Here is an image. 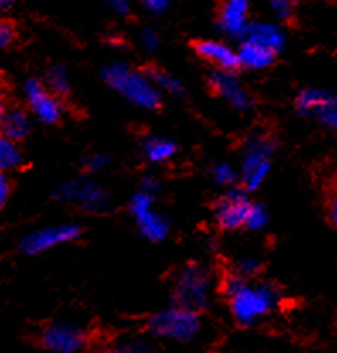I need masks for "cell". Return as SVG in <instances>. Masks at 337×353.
I'll use <instances>...</instances> for the list:
<instances>
[{"mask_svg":"<svg viewBox=\"0 0 337 353\" xmlns=\"http://www.w3.org/2000/svg\"><path fill=\"white\" fill-rule=\"evenodd\" d=\"M225 294L235 321L252 326L268 316L279 304V290L271 283H250L232 275L225 280Z\"/></svg>","mask_w":337,"mask_h":353,"instance_id":"6da1fadb","label":"cell"},{"mask_svg":"<svg viewBox=\"0 0 337 353\" xmlns=\"http://www.w3.org/2000/svg\"><path fill=\"white\" fill-rule=\"evenodd\" d=\"M104 81L135 106L145 110H157L160 106V92L149 75L128 67L127 63L109 65L104 70Z\"/></svg>","mask_w":337,"mask_h":353,"instance_id":"7a4b0ae2","label":"cell"},{"mask_svg":"<svg viewBox=\"0 0 337 353\" xmlns=\"http://www.w3.org/2000/svg\"><path fill=\"white\" fill-rule=\"evenodd\" d=\"M199 327H202V323H199L198 312L179 307V305L157 312L149 321V331L153 336L181 341V343L195 340L199 333Z\"/></svg>","mask_w":337,"mask_h":353,"instance_id":"3957f363","label":"cell"},{"mask_svg":"<svg viewBox=\"0 0 337 353\" xmlns=\"http://www.w3.org/2000/svg\"><path fill=\"white\" fill-rule=\"evenodd\" d=\"M210 275L203 266L189 263L181 268L174 280V301L179 307L199 312L210 304Z\"/></svg>","mask_w":337,"mask_h":353,"instance_id":"277c9868","label":"cell"},{"mask_svg":"<svg viewBox=\"0 0 337 353\" xmlns=\"http://www.w3.org/2000/svg\"><path fill=\"white\" fill-rule=\"evenodd\" d=\"M272 142L266 135H254L247 142L242 162V185L246 192L257 190L270 174Z\"/></svg>","mask_w":337,"mask_h":353,"instance_id":"5b68a950","label":"cell"},{"mask_svg":"<svg viewBox=\"0 0 337 353\" xmlns=\"http://www.w3.org/2000/svg\"><path fill=\"white\" fill-rule=\"evenodd\" d=\"M130 212L133 215L140 232L153 243H160L168 234V221L162 214L153 210V194L149 192L136 193L130 201Z\"/></svg>","mask_w":337,"mask_h":353,"instance_id":"8992f818","label":"cell"},{"mask_svg":"<svg viewBox=\"0 0 337 353\" xmlns=\"http://www.w3.org/2000/svg\"><path fill=\"white\" fill-rule=\"evenodd\" d=\"M87 333L70 323L48 324L39 334V343L52 353H78L87 347Z\"/></svg>","mask_w":337,"mask_h":353,"instance_id":"52a82bcc","label":"cell"},{"mask_svg":"<svg viewBox=\"0 0 337 353\" xmlns=\"http://www.w3.org/2000/svg\"><path fill=\"white\" fill-rule=\"evenodd\" d=\"M252 201L247 196L246 190L234 188L225 193L215 205V221L220 229L237 230L247 224Z\"/></svg>","mask_w":337,"mask_h":353,"instance_id":"ba28073f","label":"cell"},{"mask_svg":"<svg viewBox=\"0 0 337 353\" xmlns=\"http://www.w3.org/2000/svg\"><path fill=\"white\" fill-rule=\"evenodd\" d=\"M56 198L65 201H74L78 207L87 212H101L107 205V193L99 183L91 179H78V181L65 183L55 192Z\"/></svg>","mask_w":337,"mask_h":353,"instance_id":"9c48e42d","label":"cell"},{"mask_svg":"<svg viewBox=\"0 0 337 353\" xmlns=\"http://www.w3.org/2000/svg\"><path fill=\"white\" fill-rule=\"evenodd\" d=\"M24 96L30 103L31 111L38 117L39 121L52 125L60 121L63 114V108L60 99L48 91L45 84L38 79H30L24 84Z\"/></svg>","mask_w":337,"mask_h":353,"instance_id":"30bf717a","label":"cell"},{"mask_svg":"<svg viewBox=\"0 0 337 353\" xmlns=\"http://www.w3.org/2000/svg\"><path fill=\"white\" fill-rule=\"evenodd\" d=\"M80 236V227L74 224H63L55 227H46V229L36 230L21 241V250L26 254H38L43 251L53 250L60 244L72 243Z\"/></svg>","mask_w":337,"mask_h":353,"instance_id":"8fae6325","label":"cell"},{"mask_svg":"<svg viewBox=\"0 0 337 353\" xmlns=\"http://www.w3.org/2000/svg\"><path fill=\"white\" fill-rule=\"evenodd\" d=\"M210 85L215 91V94L224 97L237 111H247L252 106V97L246 91V88L240 84V81L235 77L234 72H211Z\"/></svg>","mask_w":337,"mask_h":353,"instance_id":"7c38bea8","label":"cell"},{"mask_svg":"<svg viewBox=\"0 0 337 353\" xmlns=\"http://www.w3.org/2000/svg\"><path fill=\"white\" fill-rule=\"evenodd\" d=\"M250 0H224L218 14V26L228 36L242 38L249 26Z\"/></svg>","mask_w":337,"mask_h":353,"instance_id":"4fadbf2b","label":"cell"},{"mask_svg":"<svg viewBox=\"0 0 337 353\" xmlns=\"http://www.w3.org/2000/svg\"><path fill=\"white\" fill-rule=\"evenodd\" d=\"M195 52L202 57L203 60L210 62L217 67V70L234 72L240 67L237 52L228 45L221 41H213V39H203V41L195 43Z\"/></svg>","mask_w":337,"mask_h":353,"instance_id":"5bb4252c","label":"cell"},{"mask_svg":"<svg viewBox=\"0 0 337 353\" xmlns=\"http://www.w3.org/2000/svg\"><path fill=\"white\" fill-rule=\"evenodd\" d=\"M276 55H278L276 52L259 45V43L250 41V39H242L239 52H237L239 65L249 68V70H261V68L270 67L274 62Z\"/></svg>","mask_w":337,"mask_h":353,"instance_id":"9a60e30c","label":"cell"},{"mask_svg":"<svg viewBox=\"0 0 337 353\" xmlns=\"http://www.w3.org/2000/svg\"><path fill=\"white\" fill-rule=\"evenodd\" d=\"M242 39H250L278 53L285 46V34L272 23H249Z\"/></svg>","mask_w":337,"mask_h":353,"instance_id":"2e32d148","label":"cell"},{"mask_svg":"<svg viewBox=\"0 0 337 353\" xmlns=\"http://www.w3.org/2000/svg\"><path fill=\"white\" fill-rule=\"evenodd\" d=\"M30 130L31 123L26 111L17 110V108L16 110L6 111V114L2 118V123H0V133L2 135L14 140V142H21L23 139H26Z\"/></svg>","mask_w":337,"mask_h":353,"instance_id":"e0dca14e","label":"cell"},{"mask_svg":"<svg viewBox=\"0 0 337 353\" xmlns=\"http://www.w3.org/2000/svg\"><path fill=\"white\" fill-rule=\"evenodd\" d=\"M143 156L149 162L153 164H160V162H167L172 159L177 150L175 143L168 139H162V137H150L143 142L142 145Z\"/></svg>","mask_w":337,"mask_h":353,"instance_id":"ac0fdd59","label":"cell"},{"mask_svg":"<svg viewBox=\"0 0 337 353\" xmlns=\"http://www.w3.org/2000/svg\"><path fill=\"white\" fill-rule=\"evenodd\" d=\"M23 164V152L14 140L0 133V172L12 171Z\"/></svg>","mask_w":337,"mask_h":353,"instance_id":"d6986e66","label":"cell"},{"mask_svg":"<svg viewBox=\"0 0 337 353\" xmlns=\"http://www.w3.org/2000/svg\"><path fill=\"white\" fill-rule=\"evenodd\" d=\"M45 85L48 88V91L56 97L70 94V81H68L67 70L63 67H60V65H55V67L50 68Z\"/></svg>","mask_w":337,"mask_h":353,"instance_id":"ffe728a7","label":"cell"},{"mask_svg":"<svg viewBox=\"0 0 337 353\" xmlns=\"http://www.w3.org/2000/svg\"><path fill=\"white\" fill-rule=\"evenodd\" d=\"M146 75H149L150 81L153 82L157 89H162V91L171 92V94H182V91H184L181 82L174 75L167 74V72L159 70V68H150Z\"/></svg>","mask_w":337,"mask_h":353,"instance_id":"44dd1931","label":"cell"},{"mask_svg":"<svg viewBox=\"0 0 337 353\" xmlns=\"http://www.w3.org/2000/svg\"><path fill=\"white\" fill-rule=\"evenodd\" d=\"M324 210L327 222L337 229V176L325 188L324 194Z\"/></svg>","mask_w":337,"mask_h":353,"instance_id":"7402d4cb","label":"cell"},{"mask_svg":"<svg viewBox=\"0 0 337 353\" xmlns=\"http://www.w3.org/2000/svg\"><path fill=\"white\" fill-rule=\"evenodd\" d=\"M99 353H150V347L143 340H131L123 341V343H116L114 347L104 348Z\"/></svg>","mask_w":337,"mask_h":353,"instance_id":"603a6c76","label":"cell"},{"mask_svg":"<svg viewBox=\"0 0 337 353\" xmlns=\"http://www.w3.org/2000/svg\"><path fill=\"white\" fill-rule=\"evenodd\" d=\"M259 270H261L259 259L246 256V258L239 259V263H237L235 275L240 276V279H243V280H249V279H254V276L259 273Z\"/></svg>","mask_w":337,"mask_h":353,"instance_id":"cb8c5ba5","label":"cell"},{"mask_svg":"<svg viewBox=\"0 0 337 353\" xmlns=\"http://www.w3.org/2000/svg\"><path fill=\"white\" fill-rule=\"evenodd\" d=\"M268 222V212L266 208L263 207L261 203H252L249 212V217H247V224L246 227L250 230H259L266 225Z\"/></svg>","mask_w":337,"mask_h":353,"instance_id":"d4e9b609","label":"cell"},{"mask_svg":"<svg viewBox=\"0 0 337 353\" xmlns=\"http://www.w3.org/2000/svg\"><path fill=\"white\" fill-rule=\"evenodd\" d=\"M268 3H270L271 10L278 19L286 21L295 12L296 0H268Z\"/></svg>","mask_w":337,"mask_h":353,"instance_id":"484cf974","label":"cell"},{"mask_svg":"<svg viewBox=\"0 0 337 353\" xmlns=\"http://www.w3.org/2000/svg\"><path fill=\"white\" fill-rule=\"evenodd\" d=\"M211 176L217 183L220 185H234V181L237 179V172L235 169L232 168L230 164H217L213 169H211Z\"/></svg>","mask_w":337,"mask_h":353,"instance_id":"4316f807","label":"cell"},{"mask_svg":"<svg viewBox=\"0 0 337 353\" xmlns=\"http://www.w3.org/2000/svg\"><path fill=\"white\" fill-rule=\"evenodd\" d=\"M317 114L325 121V123L337 130V101L329 99L327 97V101L318 108Z\"/></svg>","mask_w":337,"mask_h":353,"instance_id":"83f0119b","label":"cell"},{"mask_svg":"<svg viewBox=\"0 0 337 353\" xmlns=\"http://www.w3.org/2000/svg\"><path fill=\"white\" fill-rule=\"evenodd\" d=\"M16 28L9 21H0V50L9 48L16 41Z\"/></svg>","mask_w":337,"mask_h":353,"instance_id":"f1b7e54d","label":"cell"},{"mask_svg":"<svg viewBox=\"0 0 337 353\" xmlns=\"http://www.w3.org/2000/svg\"><path fill=\"white\" fill-rule=\"evenodd\" d=\"M140 41H142V46L149 52H155L157 46H159V36L153 30H143L142 36H140Z\"/></svg>","mask_w":337,"mask_h":353,"instance_id":"f546056e","label":"cell"},{"mask_svg":"<svg viewBox=\"0 0 337 353\" xmlns=\"http://www.w3.org/2000/svg\"><path fill=\"white\" fill-rule=\"evenodd\" d=\"M106 164H107V157L99 156V154L98 156H89L87 159L84 161L85 169H87V171H92V172L99 171V169H102Z\"/></svg>","mask_w":337,"mask_h":353,"instance_id":"4dcf8cb0","label":"cell"},{"mask_svg":"<svg viewBox=\"0 0 337 353\" xmlns=\"http://www.w3.org/2000/svg\"><path fill=\"white\" fill-rule=\"evenodd\" d=\"M10 194V181L7 178L6 172H0V210L3 208V205L7 203Z\"/></svg>","mask_w":337,"mask_h":353,"instance_id":"1f68e13d","label":"cell"},{"mask_svg":"<svg viewBox=\"0 0 337 353\" xmlns=\"http://www.w3.org/2000/svg\"><path fill=\"white\" fill-rule=\"evenodd\" d=\"M106 2L120 16H128L130 14V2L128 0H106Z\"/></svg>","mask_w":337,"mask_h":353,"instance_id":"d6a6232c","label":"cell"},{"mask_svg":"<svg viewBox=\"0 0 337 353\" xmlns=\"http://www.w3.org/2000/svg\"><path fill=\"white\" fill-rule=\"evenodd\" d=\"M140 2H142L146 9H150L152 12L157 14L164 12L168 7V0H140Z\"/></svg>","mask_w":337,"mask_h":353,"instance_id":"836d02e7","label":"cell"},{"mask_svg":"<svg viewBox=\"0 0 337 353\" xmlns=\"http://www.w3.org/2000/svg\"><path fill=\"white\" fill-rule=\"evenodd\" d=\"M143 192H149V193H155L157 190H159V181H157L155 178H152V176H149V178H145V181H143Z\"/></svg>","mask_w":337,"mask_h":353,"instance_id":"e575fe53","label":"cell"},{"mask_svg":"<svg viewBox=\"0 0 337 353\" xmlns=\"http://www.w3.org/2000/svg\"><path fill=\"white\" fill-rule=\"evenodd\" d=\"M6 97H3V92H2V88H0V123H2V118L3 114H6Z\"/></svg>","mask_w":337,"mask_h":353,"instance_id":"d590c367","label":"cell"},{"mask_svg":"<svg viewBox=\"0 0 337 353\" xmlns=\"http://www.w3.org/2000/svg\"><path fill=\"white\" fill-rule=\"evenodd\" d=\"M16 0H0V10H9Z\"/></svg>","mask_w":337,"mask_h":353,"instance_id":"8d00e7d4","label":"cell"}]
</instances>
